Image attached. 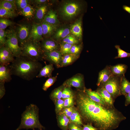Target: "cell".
<instances>
[{
  "label": "cell",
  "mask_w": 130,
  "mask_h": 130,
  "mask_svg": "<svg viewBox=\"0 0 130 130\" xmlns=\"http://www.w3.org/2000/svg\"><path fill=\"white\" fill-rule=\"evenodd\" d=\"M65 87L62 84L54 89L50 95L51 99L54 101L56 100L61 99L63 91Z\"/></svg>",
  "instance_id": "28"
},
{
  "label": "cell",
  "mask_w": 130,
  "mask_h": 130,
  "mask_svg": "<svg viewBox=\"0 0 130 130\" xmlns=\"http://www.w3.org/2000/svg\"><path fill=\"white\" fill-rule=\"evenodd\" d=\"M70 31L73 35L77 37L79 40H82V30L81 19L77 21L72 26Z\"/></svg>",
  "instance_id": "20"
},
{
  "label": "cell",
  "mask_w": 130,
  "mask_h": 130,
  "mask_svg": "<svg viewBox=\"0 0 130 130\" xmlns=\"http://www.w3.org/2000/svg\"><path fill=\"white\" fill-rule=\"evenodd\" d=\"M125 97V105L127 106L130 104V92Z\"/></svg>",
  "instance_id": "48"
},
{
  "label": "cell",
  "mask_w": 130,
  "mask_h": 130,
  "mask_svg": "<svg viewBox=\"0 0 130 130\" xmlns=\"http://www.w3.org/2000/svg\"><path fill=\"white\" fill-rule=\"evenodd\" d=\"M6 31L0 29V47L4 46L6 40Z\"/></svg>",
  "instance_id": "43"
},
{
  "label": "cell",
  "mask_w": 130,
  "mask_h": 130,
  "mask_svg": "<svg viewBox=\"0 0 130 130\" xmlns=\"http://www.w3.org/2000/svg\"><path fill=\"white\" fill-rule=\"evenodd\" d=\"M83 91L94 101L104 106H109L106 104L104 100L96 91H92L90 89H87L86 88Z\"/></svg>",
  "instance_id": "17"
},
{
  "label": "cell",
  "mask_w": 130,
  "mask_h": 130,
  "mask_svg": "<svg viewBox=\"0 0 130 130\" xmlns=\"http://www.w3.org/2000/svg\"><path fill=\"white\" fill-rule=\"evenodd\" d=\"M75 97L77 110L82 120L93 125L98 130L115 129L126 119L114 106H104L94 101L83 91L78 90Z\"/></svg>",
  "instance_id": "1"
},
{
  "label": "cell",
  "mask_w": 130,
  "mask_h": 130,
  "mask_svg": "<svg viewBox=\"0 0 130 130\" xmlns=\"http://www.w3.org/2000/svg\"><path fill=\"white\" fill-rule=\"evenodd\" d=\"M32 24L24 22L18 25L15 30L20 45L30 38Z\"/></svg>",
  "instance_id": "8"
},
{
  "label": "cell",
  "mask_w": 130,
  "mask_h": 130,
  "mask_svg": "<svg viewBox=\"0 0 130 130\" xmlns=\"http://www.w3.org/2000/svg\"><path fill=\"white\" fill-rule=\"evenodd\" d=\"M0 7L14 12H15L17 7L15 3L9 2L6 0H2L0 1Z\"/></svg>",
  "instance_id": "31"
},
{
  "label": "cell",
  "mask_w": 130,
  "mask_h": 130,
  "mask_svg": "<svg viewBox=\"0 0 130 130\" xmlns=\"http://www.w3.org/2000/svg\"><path fill=\"white\" fill-rule=\"evenodd\" d=\"M115 48L117 50V56L115 57V59L122 58L130 57V53L126 52L121 49L120 46L118 45L115 46Z\"/></svg>",
  "instance_id": "36"
},
{
  "label": "cell",
  "mask_w": 130,
  "mask_h": 130,
  "mask_svg": "<svg viewBox=\"0 0 130 130\" xmlns=\"http://www.w3.org/2000/svg\"><path fill=\"white\" fill-rule=\"evenodd\" d=\"M70 32V29L68 28H60L56 31L54 37L57 39H64L69 34Z\"/></svg>",
  "instance_id": "30"
},
{
  "label": "cell",
  "mask_w": 130,
  "mask_h": 130,
  "mask_svg": "<svg viewBox=\"0 0 130 130\" xmlns=\"http://www.w3.org/2000/svg\"><path fill=\"white\" fill-rule=\"evenodd\" d=\"M72 45V44L64 42L60 44L59 51L63 56L70 53Z\"/></svg>",
  "instance_id": "34"
},
{
  "label": "cell",
  "mask_w": 130,
  "mask_h": 130,
  "mask_svg": "<svg viewBox=\"0 0 130 130\" xmlns=\"http://www.w3.org/2000/svg\"><path fill=\"white\" fill-rule=\"evenodd\" d=\"M43 32L41 24L33 23L32 24L30 38L39 42L43 39Z\"/></svg>",
  "instance_id": "14"
},
{
  "label": "cell",
  "mask_w": 130,
  "mask_h": 130,
  "mask_svg": "<svg viewBox=\"0 0 130 130\" xmlns=\"http://www.w3.org/2000/svg\"><path fill=\"white\" fill-rule=\"evenodd\" d=\"M47 1L46 0H33V2L35 4L38 5L44 4Z\"/></svg>",
  "instance_id": "49"
},
{
  "label": "cell",
  "mask_w": 130,
  "mask_h": 130,
  "mask_svg": "<svg viewBox=\"0 0 130 130\" xmlns=\"http://www.w3.org/2000/svg\"><path fill=\"white\" fill-rule=\"evenodd\" d=\"M44 59L57 68L60 67L63 55L59 50L44 52Z\"/></svg>",
  "instance_id": "10"
},
{
  "label": "cell",
  "mask_w": 130,
  "mask_h": 130,
  "mask_svg": "<svg viewBox=\"0 0 130 130\" xmlns=\"http://www.w3.org/2000/svg\"><path fill=\"white\" fill-rule=\"evenodd\" d=\"M20 45L21 55L36 61L44 59V52L39 42L30 38Z\"/></svg>",
  "instance_id": "4"
},
{
  "label": "cell",
  "mask_w": 130,
  "mask_h": 130,
  "mask_svg": "<svg viewBox=\"0 0 130 130\" xmlns=\"http://www.w3.org/2000/svg\"><path fill=\"white\" fill-rule=\"evenodd\" d=\"M10 66L12 75L28 81L36 77L42 67L39 62L22 55L16 58Z\"/></svg>",
  "instance_id": "2"
},
{
  "label": "cell",
  "mask_w": 130,
  "mask_h": 130,
  "mask_svg": "<svg viewBox=\"0 0 130 130\" xmlns=\"http://www.w3.org/2000/svg\"><path fill=\"white\" fill-rule=\"evenodd\" d=\"M69 118L70 122L80 126L83 125L81 116L77 109L75 108Z\"/></svg>",
  "instance_id": "29"
},
{
  "label": "cell",
  "mask_w": 130,
  "mask_h": 130,
  "mask_svg": "<svg viewBox=\"0 0 130 130\" xmlns=\"http://www.w3.org/2000/svg\"><path fill=\"white\" fill-rule=\"evenodd\" d=\"M40 43L41 48L44 52H50L55 51L58 50V46L54 40L47 39L42 40Z\"/></svg>",
  "instance_id": "15"
},
{
  "label": "cell",
  "mask_w": 130,
  "mask_h": 130,
  "mask_svg": "<svg viewBox=\"0 0 130 130\" xmlns=\"http://www.w3.org/2000/svg\"><path fill=\"white\" fill-rule=\"evenodd\" d=\"M108 106H114V101L110 94L103 87H98L96 91Z\"/></svg>",
  "instance_id": "19"
},
{
  "label": "cell",
  "mask_w": 130,
  "mask_h": 130,
  "mask_svg": "<svg viewBox=\"0 0 130 130\" xmlns=\"http://www.w3.org/2000/svg\"><path fill=\"white\" fill-rule=\"evenodd\" d=\"M63 42L67 43L73 45L78 44L79 43V41L74 36L69 34L63 39Z\"/></svg>",
  "instance_id": "38"
},
{
  "label": "cell",
  "mask_w": 130,
  "mask_h": 130,
  "mask_svg": "<svg viewBox=\"0 0 130 130\" xmlns=\"http://www.w3.org/2000/svg\"><path fill=\"white\" fill-rule=\"evenodd\" d=\"M6 31V40L4 46L16 58L21 55V50L15 30L11 29Z\"/></svg>",
  "instance_id": "5"
},
{
  "label": "cell",
  "mask_w": 130,
  "mask_h": 130,
  "mask_svg": "<svg viewBox=\"0 0 130 130\" xmlns=\"http://www.w3.org/2000/svg\"><path fill=\"white\" fill-rule=\"evenodd\" d=\"M5 83L0 82V99L3 97L5 93V89L4 86Z\"/></svg>",
  "instance_id": "46"
},
{
  "label": "cell",
  "mask_w": 130,
  "mask_h": 130,
  "mask_svg": "<svg viewBox=\"0 0 130 130\" xmlns=\"http://www.w3.org/2000/svg\"><path fill=\"white\" fill-rule=\"evenodd\" d=\"M74 96L64 100V108L73 106Z\"/></svg>",
  "instance_id": "44"
},
{
  "label": "cell",
  "mask_w": 130,
  "mask_h": 130,
  "mask_svg": "<svg viewBox=\"0 0 130 130\" xmlns=\"http://www.w3.org/2000/svg\"><path fill=\"white\" fill-rule=\"evenodd\" d=\"M39 110L38 108L35 104H31L27 106L26 110L22 114L20 124L15 130L44 129L39 122Z\"/></svg>",
  "instance_id": "3"
},
{
  "label": "cell",
  "mask_w": 130,
  "mask_h": 130,
  "mask_svg": "<svg viewBox=\"0 0 130 130\" xmlns=\"http://www.w3.org/2000/svg\"><path fill=\"white\" fill-rule=\"evenodd\" d=\"M56 113L58 114L64 108V100L62 99L56 100L54 101Z\"/></svg>",
  "instance_id": "37"
},
{
  "label": "cell",
  "mask_w": 130,
  "mask_h": 130,
  "mask_svg": "<svg viewBox=\"0 0 130 130\" xmlns=\"http://www.w3.org/2000/svg\"><path fill=\"white\" fill-rule=\"evenodd\" d=\"M79 55L69 53L62 56L60 67L71 65L78 59Z\"/></svg>",
  "instance_id": "21"
},
{
  "label": "cell",
  "mask_w": 130,
  "mask_h": 130,
  "mask_svg": "<svg viewBox=\"0 0 130 130\" xmlns=\"http://www.w3.org/2000/svg\"><path fill=\"white\" fill-rule=\"evenodd\" d=\"M57 75L56 76L49 78L45 81L42 87V89L46 91L57 80Z\"/></svg>",
  "instance_id": "33"
},
{
  "label": "cell",
  "mask_w": 130,
  "mask_h": 130,
  "mask_svg": "<svg viewBox=\"0 0 130 130\" xmlns=\"http://www.w3.org/2000/svg\"><path fill=\"white\" fill-rule=\"evenodd\" d=\"M63 84L65 87H73L78 90L84 91L85 88L83 75L78 73L66 80Z\"/></svg>",
  "instance_id": "9"
},
{
  "label": "cell",
  "mask_w": 130,
  "mask_h": 130,
  "mask_svg": "<svg viewBox=\"0 0 130 130\" xmlns=\"http://www.w3.org/2000/svg\"><path fill=\"white\" fill-rule=\"evenodd\" d=\"M20 13L27 19H30L34 17L35 9L29 4L23 10L20 11Z\"/></svg>",
  "instance_id": "27"
},
{
  "label": "cell",
  "mask_w": 130,
  "mask_h": 130,
  "mask_svg": "<svg viewBox=\"0 0 130 130\" xmlns=\"http://www.w3.org/2000/svg\"><path fill=\"white\" fill-rule=\"evenodd\" d=\"M33 130H36L35 129ZM40 130H43L42 129H40Z\"/></svg>",
  "instance_id": "51"
},
{
  "label": "cell",
  "mask_w": 130,
  "mask_h": 130,
  "mask_svg": "<svg viewBox=\"0 0 130 130\" xmlns=\"http://www.w3.org/2000/svg\"><path fill=\"white\" fill-rule=\"evenodd\" d=\"M82 47V45H72L71 49L69 53L80 55Z\"/></svg>",
  "instance_id": "42"
},
{
  "label": "cell",
  "mask_w": 130,
  "mask_h": 130,
  "mask_svg": "<svg viewBox=\"0 0 130 130\" xmlns=\"http://www.w3.org/2000/svg\"><path fill=\"white\" fill-rule=\"evenodd\" d=\"M113 76L109 66L107 65L99 72L97 83V86L98 87H102Z\"/></svg>",
  "instance_id": "13"
},
{
  "label": "cell",
  "mask_w": 130,
  "mask_h": 130,
  "mask_svg": "<svg viewBox=\"0 0 130 130\" xmlns=\"http://www.w3.org/2000/svg\"><path fill=\"white\" fill-rule=\"evenodd\" d=\"M120 91L121 95L124 96L130 92V82L126 79L125 75L121 77Z\"/></svg>",
  "instance_id": "23"
},
{
  "label": "cell",
  "mask_w": 130,
  "mask_h": 130,
  "mask_svg": "<svg viewBox=\"0 0 130 130\" xmlns=\"http://www.w3.org/2000/svg\"><path fill=\"white\" fill-rule=\"evenodd\" d=\"M10 65L0 64V82H9L12 79Z\"/></svg>",
  "instance_id": "16"
},
{
  "label": "cell",
  "mask_w": 130,
  "mask_h": 130,
  "mask_svg": "<svg viewBox=\"0 0 130 130\" xmlns=\"http://www.w3.org/2000/svg\"><path fill=\"white\" fill-rule=\"evenodd\" d=\"M15 12L10 11L0 7V17L1 18H12L16 16Z\"/></svg>",
  "instance_id": "32"
},
{
  "label": "cell",
  "mask_w": 130,
  "mask_h": 130,
  "mask_svg": "<svg viewBox=\"0 0 130 130\" xmlns=\"http://www.w3.org/2000/svg\"><path fill=\"white\" fill-rule=\"evenodd\" d=\"M54 69L53 65L50 64L42 67L36 76V78L42 77L50 78L52 77V74Z\"/></svg>",
  "instance_id": "22"
},
{
  "label": "cell",
  "mask_w": 130,
  "mask_h": 130,
  "mask_svg": "<svg viewBox=\"0 0 130 130\" xmlns=\"http://www.w3.org/2000/svg\"><path fill=\"white\" fill-rule=\"evenodd\" d=\"M75 109V108L73 106L64 108L58 114L64 115L69 118L73 113Z\"/></svg>",
  "instance_id": "41"
},
{
  "label": "cell",
  "mask_w": 130,
  "mask_h": 130,
  "mask_svg": "<svg viewBox=\"0 0 130 130\" xmlns=\"http://www.w3.org/2000/svg\"><path fill=\"white\" fill-rule=\"evenodd\" d=\"M71 87H65L63 90L61 99L64 100L75 95Z\"/></svg>",
  "instance_id": "35"
},
{
  "label": "cell",
  "mask_w": 130,
  "mask_h": 130,
  "mask_svg": "<svg viewBox=\"0 0 130 130\" xmlns=\"http://www.w3.org/2000/svg\"><path fill=\"white\" fill-rule=\"evenodd\" d=\"M35 9L34 22L41 24L43 22L45 16L47 13L48 6L44 4L37 5Z\"/></svg>",
  "instance_id": "12"
},
{
  "label": "cell",
  "mask_w": 130,
  "mask_h": 130,
  "mask_svg": "<svg viewBox=\"0 0 130 130\" xmlns=\"http://www.w3.org/2000/svg\"><path fill=\"white\" fill-rule=\"evenodd\" d=\"M123 9L127 11L129 13H130V7L126 6L125 5H124L123 6Z\"/></svg>",
  "instance_id": "50"
},
{
  "label": "cell",
  "mask_w": 130,
  "mask_h": 130,
  "mask_svg": "<svg viewBox=\"0 0 130 130\" xmlns=\"http://www.w3.org/2000/svg\"><path fill=\"white\" fill-rule=\"evenodd\" d=\"M43 21L56 25L58 22L57 15L55 12L51 10L46 13Z\"/></svg>",
  "instance_id": "25"
},
{
  "label": "cell",
  "mask_w": 130,
  "mask_h": 130,
  "mask_svg": "<svg viewBox=\"0 0 130 130\" xmlns=\"http://www.w3.org/2000/svg\"><path fill=\"white\" fill-rule=\"evenodd\" d=\"M69 130H83L82 128L72 122H70L68 126Z\"/></svg>",
  "instance_id": "45"
},
{
  "label": "cell",
  "mask_w": 130,
  "mask_h": 130,
  "mask_svg": "<svg viewBox=\"0 0 130 130\" xmlns=\"http://www.w3.org/2000/svg\"><path fill=\"white\" fill-rule=\"evenodd\" d=\"M13 22L7 19L0 18V29L4 30L8 26L13 25Z\"/></svg>",
  "instance_id": "40"
},
{
  "label": "cell",
  "mask_w": 130,
  "mask_h": 130,
  "mask_svg": "<svg viewBox=\"0 0 130 130\" xmlns=\"http://www.w3.org/2000/svg\"><path fill=\"white\" fill-rule=\"evenodd\" d=\"M81 7L80 5L76 2L72 1L67 2L61 8V14L65 18H72L79 12Z\"/></svg>",
  "instance_id": "7"
},
{
  "label": "cell",
  "mask_w": 130,
  "mask_h": 130,
  "mask_svg": "<svg viewBox=\"0 0 130 130\" xmlns=\"http://www.w3.org/2000/svg\"><path fill=\"white\" fill-rule=\"evenodd\" d=\"M41 25L43 29V36H50L56 29V25H52L44 21L41 23Z\"/></svg>",
  "instance_id": "26"
},
{
  "label": "cell",
  "mask_w": 130,
  "mask_h": 130,
  "mask_svg": "<svg viewBox=\"0 0 130 130\" xmlns=\"http://www.w3.org/2000/svg\"><path fill=\"white\" fill-rule=\"evenodd\" d=\"M57 115V118L59 126L62 130H67L70 122L69 118L64 115L58 114Z\"/></svg>",
  "instance_id": "24"
},
{
  "label": "cell",
  "mask_w": 130,
  "mask_h": 130,
  "mask_svg": "<svg viewBox=\"0 0 130 130\" xmlns=\"http://www.w3.org/2000/svg\"><path fill=\"white\" fill-rule=\"evenodd\" d=\"M83 130H98V129L92 124H87L83 125Z\"/></svg>",
  "instance_id": "47"
},
{
  "label": "cell",
  "mask_w": 130,
  "mask_h": 130,
  "mask_svg": "<svg viewBox=\"0 0 130 130\" xmlns=\"http://www.w3.org/2000/svg\"><path fill=\"white\" fill-rule=\"evenodd\" d=\"M121 77L113 76L102 87L110 94L114 101L121 95L120 87Z\"/></svg>",
  "instance_id": "6"
},
{
  "label": "cell",
  "mask_w": 130,
  "mask_h": 130,
  "mask_svg": "<svg viewBox=\"0 0 130 130\" xmlns=\"http://www.w3.org/2000/svg\"><path fill=\"white\" fill-rule=\"evenodd\" d=\"M30 1L27 0H15V5L16 7L21 11L29 4Z\"/></svg>",
  "instance_id": "39"
},
{
  "label": "cell",
  "mask_w": 130,
  "mask_h": 130,
  "mask_svg": "<svg viewBox=\"0 0 130 130\" xmlns=\"http://www.w3.org/2000/svg\"><path fill=\"white\" fill-rule=\"evenodd\" d=\"M14 57L10 51L5 46L0 47V64L9 65L14 60Z\"/></svg>",
  "instance_id": "11"
},
{
  "label": "cell",
  "mask_w": 130,
  "mask_h": 130,
  "mask_svg": "<svg viewBox=\"0 0 130 130\" xmlns=\"http://www.w3.org/2000/svg\"><path fill=\"white\" fill-rule=\"evenodd\" d=\"M110 71L113 76L121 77L124 75L128 68L126 65L118 64L114 65H109Z\"/></svg>",
  "instance_id": "18"
}]
</instances>
